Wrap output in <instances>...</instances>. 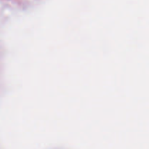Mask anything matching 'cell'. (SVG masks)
Segmentation results:
<instances>
[]
</instances>
